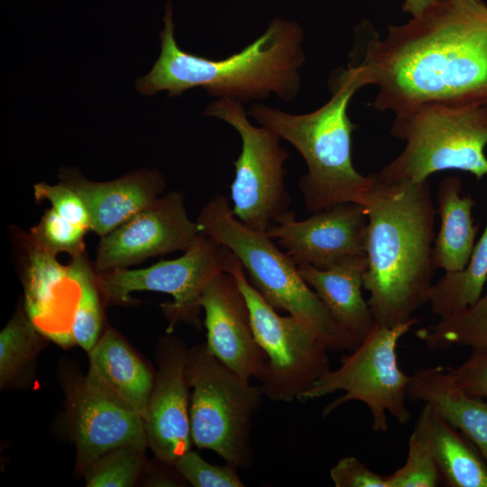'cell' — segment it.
I'll return each instance as SVG.
<instances>
[{
    "label": "cell",
    "instance_id": "d590c367",
    "mask_svg": "<svg viewBox=\"0 0 487 487\" xmlns=\"http://www.w3.org/2000/svg\"><path fill=\"white\" fill-rule=\"evenodd\" d=\"M462 1H465L471 4H478V3L482 2V0H462Z\"/></svg>",
    "mask_w": 487,
    "mask_h": 487
},
{
    "label": "cell",
    "instance_id": "7c38bea8",
    "mask_svg": "<svg viewBox=\"0 0 487 487\" xmlns=\"http://www.w3.org/2000/svg\"><path fill=\"white\" fill-rule=\"evenodd\" d=\"M201 234L188 216L184 193L170 191L100 237L94 269H125L153 256L185 253Z\"/></svg>",
    "mask_w": 487,
    "mask_h": 487
},
{
    "label": "cell",
    "instance_id": "4dcf8cb0",
    "mask_svg": "<svg viewBox=\"0 0 487 487\" xmlns=\"http://www.w3.org/2000/svg\"><path fill=\"white\" fill-rule=\"evenodd\" d=\"M173 467L194 487H244L237 473V466L231 463L224 465L205 461L191 449L179 456Z\"/></svg>",
    "mask_w": 487,
    "mask_h": 487
},
{
    "label": "cell",
    "instance_id": "4316f807",
    "mask_svg": "<svg viewBox=\"0 0 487 487\" xmlns=\"http://www.w3.org/2000/svg\"><path fill=\"white\" fill-rule=\"evenodd\" d=\"M434 411L424 403L409 439L406 463L386 476L388 487H435L442 482L432 437Z\"/></svg>",
    "mask_w": 487,
    "mask_h": 487
},
{
    "label": "cell",
    "instance_id": "ba28073f",
    "mask_svg": "<svg viewBox=\"0 0 487 487\" xmlns=\"http://www.w3.org/2000/svg\"><path fill=\"white\" fill-rule=\"evenodd\" d=\"M418 321L415 317L392 327L374 324L354 349L341 356L340 366L335 370L328 369L299 400L318 399L343 391L342 396L325 407L323 418L341 405L356 400L369 409L373 432L388 431V414L405 425L411 418L407 406L411 375L400 369L397 348L400 338Z\"/></svg>",
    "mask_w": 487,
    "mask_h": 487
},
{
    "label": "cell",
    "instance_id": "5b68a950",
    "mask_svg": "<svg viewBox=\"0 0 487 487\" xmlns=\"http://www.w3.org/2000/svg\"><path fill=\"white\" fill-rule=\"evenodd\" d=\"M197 222L202 234L233 252L251 284L271 307L287 311L313 329L329 351L349 352L360 344L335 321L297 264L267 233L252 230L234 216L226 197L210 199Z\"/></svg>",
    "mask_w": 487,
    "mask_h": 487
},
{
    "label": "cell",
    "instance_id": "83f0119b",
    "mask_svg": "<svg viewBox=\"0 0 487 487\" xmlns=\"http://www.w3.org/2000/svg\"><path fill=\"white\" fill-rule=\"evenodd\" d=\"M146 447L124 444L96 458L82 472L88 487H130L144 465Z\"/></svg>",
    "mask_w": 487,
    "mask_h": 487
},
{
    "label": "cell",
    "instance_id": "2e32d148",
    "mask_svg": "<svg viewBox=\"0 0 487 487\" xmlns=\"http://www.w3.org/2000/svg\"><path fill=\"white\" fill-rule=\"evenodd\" d=\"M68 391L77 470L83 472L105 452L124 444L148 447L143 418L90 388L83 379Z\"/></svg>",
    "mask_w": 487,
    "mask_h": 487
},
{
    "label": "cell",
    "instance_id": "44dd1931",
    "mask_svg": "<svg viewBox=\"0 0 487 487\" xmlns=\"http://www.w3.org/2000/svg\"><path fill=\"white\" fill-rule=\"evenodd\" d=\"M436 201L440 227L432 248L433 267L445 272L463 270L470 260L479 228L472 216L474 200L463 194L460 178L447 176L437 186Z\"/></svg>",
    "mask_w": 487,
    "mask_h": 487
},
{
    "label": "cell",
    "instance_id": "603a6c76",
    "mask_svg": "<svg viewBox=\"0 0 487 487\" xmlns=\"http://www.w3.org/2000/svg\"><path fill=\"white\" fill-rule=\"evenodd\" d=\"M432 437L442 482L450 487H487V461L464 434L434 412Z\"/></svg>",
    "mask_w": 487,
    "mask_h": 487
},
{
    "label": "cell",
    "instance_id": "d6a6232c",
    "mask_svg": "<svg viewBox=\"0 0 487 487\" xmlns=\"http://www.w3.org/2000/svg\"><path fill=\"white\" fill-rule=\"evenodd\" d=\"M457 387L468 395L487 399V350L472 349L457 367H447Z\"/></svg>",
    "mask_w": 487,
    "mask_h": 487
},
{
    "label": "cell",
    "instance_id": "9a60e30c",
    "mask_svg": "<svg viewBox=\"0 0 487 487\" xmlns=\"http://www.w3.org/2000/svg\"><path fill=\"white\" fill-rule=\"evenodd\" d=\"M199 304L208 351L244 381H261L268 358L256 342L246 299L233 274L221 271L210 278Z\"/></svg>",
    "mask_w": 487,
    "mask_h": 487
},
{
    "label": "cell",
    "instance_id": "8992f818",
    "mask_svg": "<svg viewBox=\"0 0 487 487\" xmlns=\"http://www.w3.org/2000/svg\"><path fill=\"white\" fill-rule=\"evenodd\" d=\"M390 133L406 145L377 173L383 182H419L449 170L487 175V106L423 103L396 113Z\"/></svg>",
    "mask_w": 487,
    "mask_h": 487
},
{
    "label": "cell",
    "instance_id": "836d02e7",
    "mask_svg": "<svg viewBox=\"0 0 487 487\" xmlns=\"http://www.w3.org/2000/svg\"><path fill=\"white\" fill-rule=\"evenodd\" d=\"M329 474L335 487H388L386 476L373 472L355 456L340 459Z\"/></svg>",
    "mask_w": 487,
    "mask_h": 487
},
{
    "label": "cell",
    "instance_id": "4fadbf2b",
    "mask_svg": "<svg viewBox=\"0 0 487 487\" xmlns=\"http://www.w3.org/2000/svg\"><path fill=\"white\" fill-rule=\"evenodd\" d=\"M368 216L363 206L344 202L296 220L292 211L267 230L298 265L327 269L366 255Z\"/></svg>",
    "mask_w": 487,
    "mask_h": 487
},
{
    "label": "cell",
    "instance_id": "7a4b0ae2",
    "mask_svg": "<svg viewBox=\"0 0 487 487\" xmlns=\"http://www.w3.org/2000/svg\"><path fill=\"white\" fill-rule=\"evenodd\" d=\"M367 269L363 289L374 323L389 327L412 320L428 303L435 268V218L431 185L375 182L367 204Z\"/></svg>",
    "mask_w": 487,
    "mask_h": 487
},
{
    "label": "cell",
    "instance_id": "52a82bcc",
    "mask_svg": "<svg viewBox=\"0 0 487 487\" xmlns=\"http://www.w3.org/2000/svg\"><path fill=\"white\" fill-rule=\"evenodd\" d=\"M190 434L199 449L225 463L248 469L253 462L251 428L262 400L261 385H252L200 344L188 349Z\"/></svg>",
    "mask_w": 487,
    "mask_h": 487
},
{
    "label": "cell",
    "instance_id": "ffe728a7",
    "mask_svg": "<svg viewBox=\"0 0 487 487\" xmlns=\"http://www.w3.org/2000/svg\"><path fill=\"white\" fill-rule=\"evenodd\" d=\"M408 399L428 404L438 417L473 442L487 461V401L457 387L447 367L418 369L411 375Z\"/></svg>",
    "mask_w": 487,
    "mask_h": 487
},
{
    "label": "cell",
    "instance_id": "d4e9b609",
    "mask_svg": "<svg viewBox=\"0 0 487 487\" xmlns=\"http://www.w3.org/2000/svg\"><path fill=\"white\" fill-rule=\"evenodd\" d=\"M68 277L78 289L70 332L74 343L89 353L100 338L103 312L96 272L85 253L71 257L68 264Z\"/></svg>",
    "mask_w": 487,
    "mask_h": 487
},
{
    "label": "cell",
    "instance_id": "7402d4cb",
    "mask_svg": "<svg viewBox=\"0 0 487 487\" xmlns=\"http://www.w3.org/2000/svg\"><path fill=\"white\" fill-rule=\"evenodd\" d=\"M23 284L24 309L38 329L56 314L58 300L65 285L70 283L68 265L60 264L55 253L46 251L25 237Z\"/></svg>",
    "mask_w": 487,
    "mask_h": 487
},
{
    "label": "cell",
    "instance_id": "277c9868",
    "mask_svg": "<svg viewBox=\"0 0 487 487\" xmlns=\"http://www.w3.org/2000/svg\"><path fill=\"white\" fill-rule=\"evenodd\" d=\"M364 87L358 69L348 62L329 77L330 99L317 110L294 115L253 103L248 115L293 145L307 165L299 181L306 208L315 213L339 203L365 206L375 173L362 175L352 161V134L358 128L347 114L354 93Z\"/></svg>",
    "mask_w": 487,
    "mask_h": 487
},
{
    "label": "cell",
    "instance_id": "ac0fdd59",
    "mask_svg": "<svg viewBox=\"0 0 487 487\" xmlns=\"http://www.w3.org/2000/svg\"><path fill=\"white\" fill-rule=\"evenodd\" d=\"M88 354L86 383L143 418L154 378L128 344L115 331L108 329Z\"/></svg>",
    "mask_w": 487,
    "mask_h": 487
},
{
    "label": "cell",
    "instance_id": "30bf717a",
    "mask_svg": "<svg viewBox=\"0 0 487 487\" xmlns=\"http://www.w3.org/2000/svg\"><path fill=\"white\" fill-rule=\"evenodd\" d=\"M230 273L246 299L256 342L268 358L260 384L263 396L272 401L299 400L330 369L329 349L309 326L290 315H279L251 284L240 262Z\"/></svg>",
    "mask_w": 487,
    "mask_h": 487
},
{
    "label": "cell",
    "instance_id": "6da1fadb",
    "mask_svg": "<svg viewBox=\"0 0 487 487\" xmlns=\"http://www.w3.org/2000/svg\"><path fill=\"white\" fill-rule=\"evenodd\" d=\"M349 58L363 85L377 87L370 104L377 110L487 106V5L434 0L381 38L364 22Z\"/></svg>",
    "mask_w": 487,
    "mask_h": 487
},
{
    "label": "cell",
    "instance_id": "f1b7e54d",
    "mask_svg": "<svg viewBox=\"0 0 487 487\" xmlns=\"http://www.w3.org/2000/svg\"><path fill=\"white\" fill-rule=\"evenodd\" d=\"M39 331L21 308L0 333V384L6 385L36 355Z\"/></svg>",
    "mask_w": 487,
    "mask_h": 487
},
{
    "label": "cell",
    "instance_id": "e575fe53",
    "mask_svg": "<svg viewBox=\"0 0 487 487\" xmlns=\"http://www.w3.org/2000/svg\"><path fill=\"white\" fill-rule=\"evenodd\" d=\"M434 0H404L402 9L412 16L418 14Z\"/></svg>",
    "mask_w": 487,
    "mask_h": 487
},
{
    "label": "cell",
    "instance_id": "d6986e66",
    "mask_svg": "<svg viewBox=\"0 0 487 487\" xmlns=\"http://www.w3.org/2000/svg\"><path fill=\"white\" fill-rule=\"evenodd\" d=\"M304 280L323 301L335 321L358 341L374 326L368 302L363 299L366 255L350 257L327 269L298 265Z\"/></svg>",
    "mask_w": 487,
    "mask_h": 487
},
{
    "label": "cell",
    "instance_id": "1f68e13d",
    "mask_svg": "<svg viewBox=\"0 0 487 487\" xmlns=\"http://www.w3.org/2000/svg\"><path fill=\"white\" fill-rule=\"evenodd\" d=\"M37 202L48 200L51 207L62 217L87 230H90V217L81 197L69 185L60 181L51 185L40 182L33 185Z\"/></svg>",
    "mask_w": 487,
    "mask_h": 487
},
{
    "label": "cell",
    "instance_id": "5bb4252c",
    "mask_svg": "<svg viewBox=\"0 0 487 487\" xmlns=\"http://www.w3.org/2000/svg\"><path fill=\"white\" fill-rule=\"evenodd\" d=\"M188 353L178 338L160 341L158 370L143 416L148 446L160 462L170 465L190 450L192 442Z\"/></svg>",
    "mask_w": 487,
    "mask_h": 487
},
{
    "label": "cell",
    "instance_id": "e0dca14e",
    "mask_svg": "<svg viewBox=\"0 0 487 487\" xmlns=\"http://www.w3.org/2000/svg\"><path fill=\"white\" fill-rule=\"evenodd\" d=\"M60 181L83 199L90 217V231L102 237L163 193L166 182L157 170L142 169L105 182L87 179L75 169H60Z\"/></svg>",
    "mask_w": 487,
    "mask_h": 487
},
{
    "label": "cell",
    "instance_id": "8fae6325",
    "mask_svg": "<svg viewBox=\"0 0 487 487\" xmlns=\"http://www.w3.org/2000/svg\"><path fill=\"white\" fill-rule=\"evenodd\" d=\"M240 261L227 247L201 234L180 257L161 260L148 268L115 269L96 273L99 291L108 304H127L130 293L150 290L170 294L173 302L161 305L168 330L178 321L199 325L204 287L215 274L229 272Z\"/></svg>",
    "mask_w": 487,
    "mask_h": 487
},
{
    "label": "cell",
    "instance_id": "3957f363",
    "mask_svg": "<svg viewBox=\"0 0 487 487\" xmlns=\"http://www.w3.org/2000/svg\"><path fill=\"white\" fill-rule=\"evenodd\" d=\"M160 32L161 54L151 71L136 81L146 96L167 91L168 97L197 87L211 96L242 104L274 94L284 101L298 96L305 62L304 32L294 21L275 18L252 43L225 59L210 60L181 50L174 38L171 4Z\"/></svg>",
    "mask_w": 487,
    "mask_h": 487
},
{
    "label": "cell",
    "instance_id": "f546056e",
    "mask_svg": "<svg viewBox=\"0 0 487 487\" xmlns=\"http://www.w3.org/2000/svg\"><path fill=\"white\" fill-rule=\"evenodd\" d=\"M88 230L60 216L52 207L46 210L30 237L41 248L53 253H67L71 257L85 253L84 238Z\"/></svg>",
    "mask_w": 487,
    "mask_h": 487
},
{
    "label": "cell",
    "instance_id": "9c48e42d",
    "mask_svg": "<svg viewBox=\"0 0 487 487\" xmlns=\"http://www.w3.org/2000/svg\"><path fill=\"white\" fill-rule=\"evenodd\" d=\"M203 114L237 131L242 147L233 161L232 211L248 228L267 233L271 225L292 212L285 183L284 163L289 152L280 142L282 139L266 126H254L244 104L233 99L217 98Z\"/></svg>",
    "mask_w": 487,
    "mask_h": 487
},
{
    "label": "cell",
    "instance_id": "484cf974",
    "mask_svg": "<svg viewBox=\"0 0 487 487\" xmlns=\"http://www.w3.org/2000/svg\"><path fill=\"white\" fill-rule=\"evenodd\" d=\"M431 351L454 345L487 350V291L473 305L416 332Z\"/></svg>",
    "mask_w": 487,
    "mask_h": 487
},
{
    "label": "cell",
    "instance_id": "cb8c5ba5",
    "mask_svg": "<svg viewBox=\"0 0 487 487\" xmlns=\"http://www.w3.org/2000/svg\"><path fill=\"white\" fill-rule=\"evenodd\" d=\"M487 282V221L470 260L463 270L445 272L432 285L428 304L439 318L458 313L476 303Z\"/></svg>",
    "mask_w": 487,
    "mask_h": 487
}]
</instances>
